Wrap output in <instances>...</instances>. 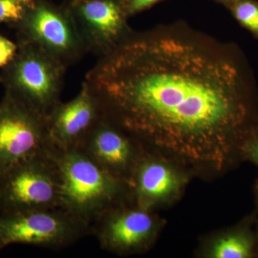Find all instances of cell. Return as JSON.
<instances>
[{"label":"cell","instance_id":"cell-1","mask_svg":"<svg viewBox=\"0 0 258 258\" xmlns=\"http://www.w3.org/2000/svg\"><path fill=\"white\" fill-rule=\"evenodd\" d=\"M85 81L104 114L145 149L195 165H225L250 115L235 52L184 24L133 31Z\"/></svg>","mask_w":258,"mask_h":258},{"label":"cell","instance_id":"cell-2","mask_svg":"<svg viewBox=\"0 0 258 258\" xmlns=\"http://www.w3.org/2000/svg\"><path fill=\"white\" fill-rule=\"evenodd\" d=\"M49 149L60 173V208L91 226L103 212L118 205L126 184L79 148Z\"/></svg>","mask_w":258,"mask_h":258},{"label":"cell","instance_id":"cell-3","mask_svg":"<svg viewBox=\"0 0 258 258\" xmlns=\"http://www.w3.org/2000/svg\"><path fill=\"white\" fill-rule=\"evenodd\" d=\"M49 148L0 174V212L60 208V173Z\"/></svg>","mask_w":258,"mask_h":258},{"label":"cell","instance_id":"cell-4","mask_svg":"<svg viewBox=\"0 0 258 258\" xmlns=\"http://www.w3.org/2000/svg\"><path fill=\"white\" fill-rule=\"evenodd\" d=\"M9 64L8 94L46 118L60 101L68 68L30 44H23Z\"/></svg>","mask_w":258,"mask_h":258},{"label":"cell","instance_id":"cell-5","mask_svg":"<svg viewBox=\"0 0 258 258\" xmlns=\"http://www.w3.org/2000/svg\"><path fill=\"white\" fill-rule=\"evenodd\" d=\"M91 234V226L63 209L0 212V251L13 244L62 249Z\"/></svg>","mask_w":258,"mask_h":258},{"label":"cell","instance_id":"cell-6","mask_svg":"<svg viewBox=\"0 0 258 258\" xmlns=\"http://www.w3.org/2000/svg\"><path fill=\"white\" fill-rule=\"evenodd\" d=\"M18 24L23 44L39 47L66 68L88 53L72 16L64 6H56L47 0H35L31 10Z\"/></svg>","mask_w":258,"mask_h":258},{"label":"cell","instance_id":"cell-7","mask_svg":"<svg viewBox=\"0 0 258 258\" xmlns=\"http://www.w3.org/2000/svg\"><path fill=\"white\" fill-rule=\"evenodd\" d=\"M72 16L88 53L103 57L133 32L123 0H69Z\"/></svg>","mask_w":258,"mask_h":258},{"label":"cell","instance_id":"cell-8","mask_svg":"<svg viewBox=\"0 0 258 258\" xmlns=\"http://www.w3.org/2000/svg\"><path fill=\"white\" fill-rule=\"evenodd\" d=\"M49 147L45 118L7 95L0 104V174Z\"/></svg>","mask_w":258,"mask_h":258},{"label":"cell","instance_id":"cell-9","mask_svg":"<svg viewBox=\"0 0 258 258\" xmlns=\"http://www.w3.org/2000/svg\"><path fill=\"white\" fill-rule=\"evenodd\" d=\"M80 149L115 179L128 186L142 157V144L103 114L79 146Z\"/></svg>","mask_w":258,"mask_h":258},{"label":"cell","instance_id":"cell-10","mask_svg":"<svg viewBox=\"0 0 258 258\" xmlns=\"http://www.w3.org/2000/svg\"><path fill=\"white\" fill-rule=\"evenodd\" d=\"M104 114L99 98L84 81L74 99L59 102L45 118L50 147L78 148Z\"/></svg>","mask_w":258,"mask_h":258},{"label":"cell","instance_id":"cell-11","mask_svg":"<svg viewBox=\"0 0 258 258\" xmlns=\"http://www.w3.org/2000/svg\"><path fill=\"white\" fill-rule=\"evenodd\" d=\"M154 221L143 208L121 209L118 205L103 212L91 225L102 248L128 253L142 248L152 235Z\"/></svg>","mask_w":258,"mask_h":258},{"label":"cell","instance_id":"cell-12","mask_svg":"<svg viewBox=\"0 0 258 258\" xmlns=\"http://www.w3.org/2000/svg\"><path fill=\"white\" fill-rule=\"evenodd\" d=\"M133 188L138 206L145 208L151 202L166 198L179 186V179L167 166L141 157L128 184Z\"/></svg>","mask_w":258,"mask_h":258},{"label":"cell","instance_id":"cell-13","mask_svg":"<svg viewBox=\"0 0 258 258\" xmlns=\"http://www.w3.org/2000/svg\"><path fill=\"white\" fill-rule=\"evenodd\" d=\"M251 242L246 236L232 235L224 237L214 247V257L246 258L251 255Z\"/></svg>","mask_w":258,"mask_h":258},{"label":"cell","instance_id":"cell-14","mask_svg":"<svg viewBox=\"0 0 258 258\" xmlns=\"http://www.w3.org/2000/svg\"><path fill=\"white\" fill-rule=\"evenodd\" d=\"M227 8L235 20L258 38V2L234 0Z\"/></svg>","mask_w":258,"mask_h":258},{"label":"cell","instance_id":"cell-15","mask_svg":"<svg viewBox=\"0 0 258 258\" xmlns=\"http://www.w3.org/2000/svg\"><path fill=\"white\" fill-rule=\"evenodd\" d=\"M35 4V0H0V23H20Z\"/></svg>","mask_w":258,"mask_h":258},{"label":"cell","instance_id":"cell-16","mask_svg":"<svg viewBox=\"0 0 258 258\" xmlns=\"http://www.w3.org/2000/svg\"><path fill=\"white\" fill-rule=\"evenodd\" d=\"M164 0H123V6L128 17L142 13Z\"/></svg>","mask_w":258,"mask_h":258},{"label":"cell","instance_id":"cell-17","mask_svg":"<svg viewBox=\"0 0 258 258\" xmlns=\"http://www.w3.org/2000/svg\"><path fill=\"white\" fill-rule=\"evenodd\" d=\"M18 50V45L8 39L0 36V67L6 66L14 58Z\"/></svg>","mask_w":258,"mask_h":258},{"label":"cell","instance_id":"cell-18","mask_svg":"<svg viewBox=\"0 0 258 258\" xmlns=\"http://www.w3.org/2000/svg\"><path fill=\"white\" fill-rule=\"evenodd\" d=\"M245 152L258 164V131L246 144Z\"/></svg>","mask_w":258,"mask_h":258},{"label":"cell","instance_id":"cell-19","mask_svg":"<svg viewBox=\"0 0 258 258\" xmlns=\"http://www.w3.org/2000/svg\"><path fill=\"white\" fill-rule=\"evenodd\" d=\"M217 3H221V4L225 5L226 7H228L229 5L234 1V0H215Z\"/></svg>","mask_w":258,"mask_h":258}]
</instances>
